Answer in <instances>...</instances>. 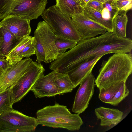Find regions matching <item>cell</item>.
I'll return each instance as SVG.
<instances>
[{"label":"cell","instance_id":"obj_1","mask_svg":"<svg viewBox=\"0 0 132 132\" xmlns=\"http://www.w3.org/2000/svg\"><path fill=\"white\" fill-rule=\"evenodd\" d=\"M132 40L127 37H119L112 32H107L101 35L81 40L73 48L59 55L52 62L53 70L67 73L85 60L111 53H127L131 52Z\"/></svg>","mask_w":132,"mask_h":132},{"label":"cell","instance_id":"obj_2","mask_svg":"<svg viewBox=\"0 0 132 132\" xmlns=\"http://www.w3.org/2000/svg\"><path fill=\"white\" fill-rule=\"evenodd\" d=\"M132 72L131 54L115 53L107 60L103 61L98 75L95 79V84L99 89L126 82Z\"/></svg>","mask_w":132,"mask_h":132},{"label":"cell","instance_id":"obj_3","mask_svg":"<svg viewBox=\"0 0 132 132\" xmlns=\"http://www.w3.org/2000/svg\"><path fill=\"white\" fill-rule=\"evenodd\" d=\"M36 115L39 125L71 131L79 130L83 124L80 114H72L66 106L57 103L38 110Z\"/></svg>","mask_w":132,"mask_h":132},{"label":"cell","instance_id":"obj_4","mask_svg":"<svg viewBox=\"0 0 132 132\" xmlns=\"http://www.w3.org/2000/svg\"><path fill=\"white\" fill-rule=\"evenodd\" d=\"M36 61L48 63L59 55L55 43L56 36L44 21L39 22L34 32Z\"/></svg>","mask_w":132,"mask_h":132},{"label":"cell","instance_id":"obj_5","mask_svg":"<svg viewBox=\"0 0 132 132\" xmlns=\"http://www.w3.org/2000/svg\"><path fill=\"white\" fill-rule=\"evenodd\" d=\"M47 3V0H0V20L10 15L36 19L42 16Z\"/></svg>","mask_w":132,"mask_h":132},{"label":"cell","instance_id":"obj_6","mask_svg":"<svg viewBox=\"0 0 132 132\" xmlns=\"http://www.w3.org/2000/svg\"><path fill=\"white\" fill-rule=\"evenodd\" d=\"M42 16L56 36L77 43L81 40L71 18L62 12L56 5L45 9Z\"/></svg>","mask_w":132,"mask_h":132},{"label":"cell","instance_id":"obj_7","mask_svg":"<svg viewBox=\"0 0 132 132\" xmlns=\"http://www.w3.org/2000/svg\"><path fill=\"white\" fill-rule=\"evenodd\" d=\"M38 125L36 118L13 108L0 114V132H34Z\"/></svg>","mask_w":132,"mask_h":132},{"label":"cell","instance_id":"obj_8","mask_svg":"<svg viewBox=\"0 0 132 132\" xmlns=\"http://www.w3.org/2000/svg\"><path fill=\"white\" fill-rule=\"evenodd\" d=\"M45 70L41 63L32 61L26 72L10 89L11 105L21 100L30 90Z\"/></svg>","mask_w":132,"mask_h":132},{"label":"cell","instance_id":"obj_9","mask_svg":"<svg viewBox=\"0 0 132 132\" xmlns=\"http://www.w3.org/2000/svg\"><path fill=\"white\" fill-rule=\"evenodd\" d=\"M95 79L92 72L81 82L76 94L72 111L80 114L88 106L94 91Z\"/></svg>","mask_w":132,"mask_h":132},{"label":"cell","instance_id":"obj_10","mask_svg":"<svg viewBox=\"0 0 132 132\" xmlns=\"http://www.w3.org/2000/svg\"><path fill=\"white\" fill-rule=\"evenodd\" d=\"M32 60L26 58L10 66L5 72L0 71V93L12 87L26 72Z\"/></svg>","mask_w":132,"mask_h":132},{"label":"cell","instance_id":"obj_11","mask_svg":"<svg viewBox=\"0 0 132 132\" xmlns=\"http://www.w3.org/2000/svg\"><path fill=\"white\" fill-rule=\"evenodd\" d=\"M71 17L81 40L93 38L108 32L103 27L92 21L83 14L74 15Z\"/></svg>","mask_w":132,"mask_h":132},{"label":"cell","instance_id":"obj_12","mask_svg":"<svg viewBox=\"0 0 132 132\" xmlns=\"http://www.w3.org/2000/svg\"><path fill=\"white\" fill-rule=\"evenodd\" d=\"M30 20L28 18L22 16L10 15L0 22V26L5 28L22 39L29 36L31 33Z\"/></svg>","mask_w":132,"mask_h":132},{"label":"cell","instance_id":"obj_13","mask_svg":"<svg viewBox=\"0 0 132 132\" xmlns=\"http://www.w3.org/2000/svg\"><path fill=\"white\" fill-rule=\"evenodd\" d=\"M56 70L48 74L41 76L36 81L30 90L36 98L49 97L59 94L57 87L53 80Z\"/></svg>","mask_w":132,"mask_h":132},{"label":"cell","instance_id":"obj_14","mask_svg":"<svg viewBox=\"0 0 132 132\" xmlns=\"http://www.w3.org/2000/svg\"><path fill=\"white\" fill-rule=\"evenodd\" d=\"M102 57L98 56L83 61L67 73L75 88L91 73L94 67Z\"/></svg>","mask_w":132,"mask_h":132},{"label":"cell","instance_id":"obj_15","mask_svg":"<svg viewBox=\"0 0 132 132\" xmlns=\"http://www.w3.org/2000/svg\"><path fill=\"white\" fill-rule=\"evenodd\" d=\"M95 114L97 120H100V125L110 127L116 125L121 120L123 113L116 109L111 108L102 106L95 110Z\"/></svg>","mask_w":132,"mask_h":132},{"label":"cell","instance_id":"obj_16","mask_svg":"<svg viewBox=\"0 0 132 132\" xmlns=\"http://www.w3.org/2000/svg\"><path fill=\"white\" fill-rule=\"evenodd\" d=\"M0 37L3 39L0 46V58H5V56L21 39L1 26H0Z\"/></svg>","mask_w":132,"mask_h":132},{"label":"cell","instance_id":"obj_17","mask_svg":"<svg viewBox=\"0 0 132 132\" xmlns=\"http://www.w3.org/2000/svg\"><path fill=\"white\" fill-rule=\"evenodd\" d=\"M83 14L92 21L103 27L108 32H112V19H104L102 15L101 12L86 5L83 7Z\"/></svg>","mask_w":132,"mask_h":132},{"label":"cell","instance_id":"obj_18","mask_svg":"<svg viewBox=\"0 0 132 132\" xmlns=\"http://www.w3.org/2000/svg\"><path fill=\"white\" fill-rule=\"evenodd\" d=\"M53 80L57 89L59 95L71 92L74 88V86L68 74L58 72L56 69Z\"/></svg>","mask_w":132,"mask_h":132},{"label":"cell","instance_id":"obj_19","mask_svg":"<svg viewBox=\"0 0 132 132\" xmlns=\"http://www.w3.org/2000/svg\"><path fill=\"white\" fill-rule=\"evenodd\" d=\"M56 5L63 13L70 17L83 14V7L75 0H56Z\"/></svg>","mask_w":132,"mask_h":132},{"label":"cell","instance_id":"obj_20","mask_svg":"<svg viewBox=\"0 0 132 132\" xmlns=\"http://www.w3.org/2000/svg\"><path fill=\"white\" fill-rule=\"evenodd\" d=\"M112 32L115 35L121 38L126 37V29L128 18L126 13L117 14L112 18Z\"/></svg>","mask_w":132,"mask_h":132},{"label":"cell","instance_id":"obj_21","mask_svg":"<svg viewBox=\"0 0 132 132\" xmlns=\"http://www.w3.org/2000/svg\"><path fill=\"white\" fill-rule=\"evenodd\" d=\"M34 39V37L28 36L20 40L15 46L5 56L9 64L16 56L17 55Z\"/></svg>","mask_w":132,"mask_h":132},{"label":"cell","instance_id":"obj_22","mask_svg":"<svg viewBox=\"0 0 132 132\" xmlns=\"http://www.w3.org/2000/svg\"><path fill=\"white\" fill-rule=\"evenodd\" d=\"M35 54L34 39L22 50L9 64L10 66L13 65L19 62L24 58H29Z\"/></svg>","mask_w":132,"mask_h":132},{"label":"cell","instance_id":"obj_23","mask_svg":"<svg viewBox=\"0 0 132 132\" xmlns=\"http://www.w3.org/2000/svg\"><path fill=\"white\" fill-rule=\"evenodd\" d=\"M121 82L106 88L99 89L98 97L99 99L104 103L109 104L110 101L114 96Z\"/></svg>","mask_w":132,"mask_h":132},{"label":"cell","instance_id":"obj_24","mask_svg":"<svg viewBox=\"0 0 132 132\" xmlns=\"http://www.w3.org/2000/svg\"><path fill=\"white\" fill-rule=\"evenodd\" d=\"M55 43L59 55L64 53L67 49H71L77 43L74 40L56 36Z\"/></svg>","mask_w":132,"mask_h":132},{"label":"cell","instance_id":"obj_25","mask_svg":"<svg viewBox=\"0 0 132 132\" xmlns=\"http://www.w3.org/2000/svg\"><path fill=\"white\" fill-rule=\"evenodd\" d=\"M126 82L122 81L114 96L109 104L113 106L118 105L129 94V91L126 84Z\"/></svg>","mask_w":132,"mask_h":132},{"label":"cell","instance_id":"obj_26","mask_svg":"<svg viewBox=\"0 0 132 132\" xmlns=\"http://www.w3.org/2000/svg\"><path fill=\"white\" fill-rule=\"evenodd\" d=\"M110 5L116 11L117 15L126 13L132 8V0H114L111 2Z\"/></svg>","mask_w":132,"mask_h":132},{"label":"cell","instance_id":"obj_27","mask_svg":"<svg viewBox=\"0 0 132 132\" xmlns=\"http://www.w3.org/2000/svg\"><path fill=\"white\" fill-rule=\"evenodd\" d=\"M11 89L0 93V114L13 108L11 103Z\"/></svg>","mask_w":132,"mask_h":132},{"label":"cell","instance_id":"obj_28","mask_svg":"<svg viewBox=\"0 0 132 132\" xmlns=\"http://www.w3.org/2000/svg\"><path fill=\"white\" fill-rule=\"evenodd\" d=\"M104 3L96 0H91L86 5L96 10L101 12L104 8Z\"/></svg>","mask_w":132,"mask_h":132},{"label":"cell","instance_id":"obj_29","mask_svg":"<svg viewBox=\"0 0 132 132\" xmlns=\"http://www.w3.org/2000/svg\"><path fill=\"white\" fill-rule=\"evenodd\" d=\"M10 66L8 61L6 59L0 58V71L5 72Z\"/></svg>","mask_w":132,"mask_h":132},{"label":"cell","instance_id":"obj_30","mask_svg":"<svg viewBox=\"0 0 132 132\" xmlns=\"http://www.w3.org/2000/svg\"><path fill=\"white\" fill-rule=\"evenodd\" d=\"M101 14L104 19L107 20L112 19L109 11L106 7L104 6V8L101 12Z\"/></svg>","mask_w":132,"mask_h":132},{"label":"cell","instance_id":"obj_31","mask_svg":"<svg viewBox=\"0 0 132 132\" xmlns=\"http://www.w3.org/2000/svg\"><path fill=\"white\" fill-rule=\"evenodd\" d=\"M79 4H80L82 6L84 7L86 5V3L83 1V0H75Z\"/></svg>","mask_w":132,"mask_h":132},{"label":"cell","instance_id":"obj_32","mask_svg":"<svg viewBox=\"0 0 132 132\" xmlns=\"http://www.w3.org/2000/svg\"><path fill=\"white\" fill-rule=\"evenodd\" d=\"M97 0L98 1H99L100 2H101L103 3H107V2H111L112 1L114 0Z\"/></svg>","mask_w":132,"mask_h":132},{"label":"cell","instance_id":"obj_33","mask_svg":"<svg viewBox=\"0 0 132 132\" xmlns=\"http://www.w3.org/2000/svg\"><path fill=\"white\" fill-rule=\"evenodd\" d=\"M83 1L85 2V3L86 4H87L90 0H83Z\"/></svg>","mask_w":132,"mask_h":132},{"label":"cell","instance_id":"obj_34","mask_svg":"<svg viewBox=\"0 0 132 132\" xmlns=\"http://www.w3.org/2000/svg\"><path fill=\"white\" fill-rule=\"evenodd\" d=\"M2 41H3V39H2V38L1 37H0V46L1 44H2Z\"/></svg>","mask_w":132,"mask_h":132}]
</instances>
